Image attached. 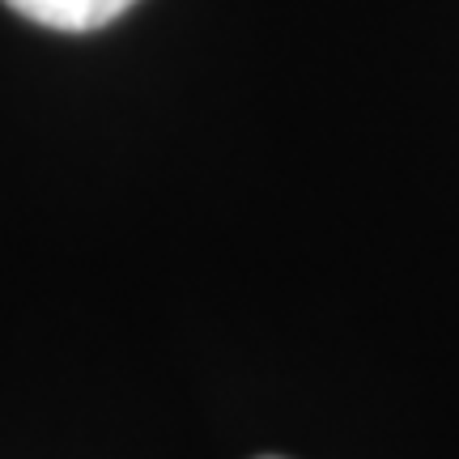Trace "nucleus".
<instances>
[{
  "label": "nucleus",
  "mask_w": 459,
  "mask_h": 459,
  "mask_svg": "<svg viewBox=\"0 0 459 459\" xmlns=\"http://www.w3.org/2000/svg\"><path fill=\"white\" fill-rule=\"evenodd\" d=\"M4 4L13 13H22L26 22H34V26L85 34L115 22L119 13H128L136 0H4Z\"/></svg>",
  "instance_id": "f257e3e1"
},
{
  "label": "nucleus",
  "mask_w": 459,
  "mask_h": 459,
  "mask_svg": "<svg viewBox=\"0 0 459 459\" xmlns=\"http://www.w3.org/2000/svg\"><path fill=\"white\" fill-rule=\"evenodd\" d=\"M268 459H273V455H268Z\"/></svg>",
  "instance_id": "f03ea898"
}]
</instances>
